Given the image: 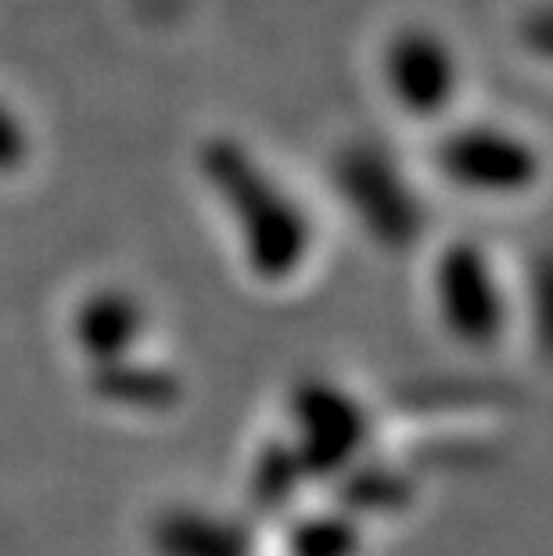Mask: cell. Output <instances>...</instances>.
<instances>
[{
  "label": "cell",
  "mask_w": 553,
  "mask_h": 556,
  "mask_svg": "<svg viewBox=\"0 0 553 556\" xmlns=\"http://www.w3.org/2000/svg\"><path fill=\"white\" fill-rule=\"evenodd\" d=\"M198 176L227 212L241 258L263 283H285L310 263L316 230L302 201L241 137L213 134L198 144Z\"/></svg>",
  "instance_id": "6da1fadb"
},
{
  "label": "cell",
  "mask_w": 553,
  "mask_h": 556,
  "mask_svg": "<svg viewBox=\"0 0 553 556\" xmlns=\"http://www.w3.org/2000/svg\"><path fill=\"white\" fill-rule=\"evenodd\" d=\"M288 420V442L310 481L331 484L370 448V409L349 388L327 381V377H305L291 388Z\"/></svg>",
  "instance_id": "7a4b0ae2"
},
{
  "label": "cell",
  "mask_w": 553,
  "mask_h": 556,
  "mask_svg": "<svg viewBox=\"0 0 553 556\" xmlns=\"http://www.w3.org/2000/svg\"><path fill=\"white\" fill-rule=\"evenodd\" d=\"M335 187L352 219L381 248L403 252L425 233V201L399 162L370 140H356L335 159Z\"/></svg>",
  "instance_id": "3957f363"
},
{
  "label": "cell",
  "mask_w": 553,
  "mask_h": 556,
  "mask_svg": "<svg viewBox=\"0 0 553 556\" xmlns=\"http://www.w3.org/2000/svg\"><path fill=\"white\" fill-rule=\"evenodd\" d=\"M431 294L435 313L450 338L467 349L500 345L511 305L497 266L478 241L456 238L442 248L431 266Z\"/></svg>",
  "instance_id": "277c9868"
},
{
  "label": "cell",
  "mask_w": 553,
  "mask_h": 556,
  "mask_svg": "<svg viewBox=\"0 0 553 556\" xmlns=\"http://www.w3.org/2000/svg\"><path fill=\"white\" fill-rule=\"evenodd\" d=\"M435 169L478 198H517L543 176V155L528 137L497 123L450 126L435 144Z\"/></svg>",
  "instance_id": "5b68a950"
},
{
  "label": "cell",
  "mask_w": 553,
  "mask_h": 556,
  "mask_svg": "<svg viewBox=\"0 0 553 556\" xmlns=\"http://www.w3.org/2000/svg\"><path fill=\"white\" fill-rule=\"evenodd\" d=\"M381 73L388 98L399 104V112L410 119L431 123L442 119L461 98V54L453 43L428 26H406L385 43Z\"/></svg>",
  "instance_id": "8992f818"
},
{
  "label": "cell",
  "mask_w": 553,
  "mask_h": 556,
  "mask_svg": "<svg viewBox=\"0 0 553 556\" xmlns=\"http://www.w3.org/2000/svg\"><path fill=\"white\" fill-rule=\"evenodd\" d=\"M148 330V309L129 288L104 283L84 294L73 313V345L87 366L137 356Z\"/></svg>",
  "instance_id": "52a82bcc"
},
{
  "label": "cell",
  "mask_w": 553,
  "mask_h": 556,
  "mask_svg": "<svg viewBox=\"0 0 553 556\" xmlns=\"http://www.w3.org/2000/svg\"><path fill=\"white\" fill-rule=\"evenodd\" d=\"M155 556H255V535L241 517L205 506H169L151 520Z\"/></svg>",
  "instance_id": "ba28073f"
},
{
  "label": "cell",
  "mask_w": 553,
  "mask_h": 556,
  "mask_svg": "<svg viewBox=\"0 0 553 556\" xmlns=\"http://www.w3.org/2000/svg\"><path fill=\"white\" fill-rule=\"evenodd\" d=\"M90 392L112 409L169 413L184 399V377L169 363L126 356L104 366H90Z\"/></svg>",
  "instance_id": "9c48e42d"
},
{
  "label": "cell",
  "mask_w": 553,
  "mask_h": 556,
  "mask_svg": "<svg viewBox=\"0 0 553 556\" xmlns=\"http://www.w3.org/2000/svg\"><path fill=\"white\" fill-rule=\"evenodd\" d=\"M335 506L356 520L395 517L414 503V478L385 459H356L335 481Z\"/></svg>",
  "instance_id": "30bf717a"
},
{
  "label": "cell",
  "mask_w": 553,
  "mask_h": 556,
  "mask_svg": "<svg viewBox=\"0 0 553 556\" xmlns=\"http://www.w3.org/2000/svg\"><path fill=\"white\" fill-rule=\"evenodd\" d=\"M305 467L299 464L296 448H291L288 438H269V442L259 448L249 470V500L259 514L266 517H280L288 514L296 500L305 489Z\"/></svg>",
  "instance_id": "8fae6325"
},
{
  "label": "cell",
  "mask_w": 553,
  "mask_h": 556,
  "mask_svg": "<svg viewBox=\"0 0 553 556\" xmlns=\"http://www.w3.org/2000/svg\"><path fill=\"white\" fill-rule=\"evenodd\" d=\"M288 556H360L363 553V520L338 510H316L291 520Z\"/></svg>",
  "instance_id": "7c38bea8"
},
{
  "label": "cell",
  "mask_w": 553,
  "mask_h": 556,
  "mask_svg": "<svg viewBox=\"0 0 553 556\" xmlns=\"http://www.w3.org/2000/svg\"><path fill=\"white\" fill-rule=\"evenodd\" d=\"M33 155V134L15 104L0 101V176H15L26 169Z\"/></svg>",
  "instance_id": "4fadbf2b"
}]
</instances>
